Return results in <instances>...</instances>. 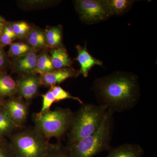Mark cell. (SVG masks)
I'll return each mask as SVG.
<instances>
[{
	"label": "cell",
	"instance_id": "6da1fadb",
	"mask_svg": "<svg viewBox=\"0 0 157 157\" xmlns=\"http://www.w3.org/2000/svg\"><path fill=\"white\" fill-rule=\"evenodd\" d=\"M92 90L99 105L105 106L113 113L134 108L141 94L138 76L124 71H116L97 78Z\"/></svg>",
	"mask_w": 157,
	"mask_h": 157
},
{
	"label": "cell",
	"instance_id": "7a4b0ae2",
	"mask_svg": "<svg viewBox=\"0 0 157 157\" xmlns=\"http://www.w3.org/2000/svg\"><path fill=\"white\" fill-rule=\"evenodd\" d=\"M113 113L107 109L100 128L92 135L66 146L69 157H93L107 151L110 145L114 126Z\"/></svg>",
	"mask_w": 157,
	"mask_h": 157
},
{
	"label": "cell",
	"instance_id": "3957f363",
	"mask_svg": "<svg viewBox=\"0 0 157 157\" xmlns=\"http://www.w3.org/2000/svg\"><path fill=\"white\" fill-rule=\"evenodd\" d=\"M74 113L67 134V144L90 136L98 131L102 124L107 108L101 105L82 104Z\"/></svg>",
	"mask_w": 157,
	"mask_h": 157
},
{
	"label": "cell",
	"instance_id": "277c9868",
	"mask_svg": "<svg viewBox=\"0 0 157 157\" xmlns=\"http://www.w3.org/2000/svg\"><path fill=\"white\" fill-rule=\"evenodd\" d=\"M9 138L13 157H46L51 144L34 127L18 129Z\"/></svg>",
	"mask_w": 157,
	"mask_h": 157
},
{
	"label": "cell",
	"instance_id": "5b68a950",
	"mask_svg": "<svg viewBox=\"0 0 157 157\" xmlns=\"http://www.w3.org/2000/svg\"><path fill=\"white\" fill-rule=\"evenodd\" d=\"M74 113L69 108L60 107L42 114L34 113V127L48 140L52 137L60 140L67 134Z\"/></svg>",
	"mask_w": 157,
	"mask_h": 157
},
{
	"label": "cell",
	"instance_id": "8992f818",
	"mask_svg": "<svg viewBox=\"0 0 157 157\" xmlns=\"http://www.w3.org/2000/svg\"><path fill=\"white\" fill-rule=\"evenodd\" d=\"M74 4L79 18L86 24L102 22L112 16L106 0H76Z\"/></svg>",
	"mask_w": 157,
	"mask_h": 157
},
{
	"label": "cell",
	"instance_id": "52a82bcc",
	"mask_svg": "<svg viewBox=\"0 0 157 157\" xmlns=\"http://www.w3.org/2000/svg\"><path fill=\"white\" fill-rule=\"evenodd\" d=\"M2 107L19 129L25 127L29 111L28 101L14 96L5 100Z\"/></svg>",
	"mask_w": 157,
	"mask_h": 157
},
{
	"label": "cell",
	"instance_id": "ba28073f",
	"mask_svg": "<svg viewBox=\"0 0 157 157\" xmlns=\"http://www.w3.org/2000/svg\"><path fill=\"white\" fill-rule=\"evenodd\" d=\"M16 82L18 96L28 102L37 96L42 85L40 76L36 74L25 75Z\"/></svg>",
	"mask_w": 157,
	"mask_h": 157
},
{
	"label": "cell",
	"instance_id": "9c48e42d",
	"mask_svg": "<svg viewBox=\"0 0 157 157\" xmlns=\"http://www.w3.org/2000/svg\"><path fill=\"white\" fill-rule=\"evenodd\" d=\"M37 56L36 53L32 50L22 56L14 58L11 63L12 70L24 76L37 74Z\"/></svg>",
	"mask_w": 157,
	"mask_h": 157
},
{
	"label": "cell",
	"instance_id": "30bf717a",
	"mask_svg": "<svg viewBox=\"0 0 157 157\" xmlns=\"http://www.w3.org/2000/svg\"><path fill=\"white\" fill-rule=\"evenodd\" d=\"M77 72L72 68L55 69L50 72L39 74L42 85L51 86L60 84L68 78L76 77Z\"/></svg>",
	"mask_w": 157,
	"mask_h": 157
},
{
	"label": "cell",
	"instance_id": "8fae6325",
	"mask_svg": "<svg viewBox=\"0 0 157 157\" xmlns=\"http://www.w3.org/2000/svg\"><path fill=\"white\" fill-rule=\"evenodd\" d=\"M76 47L77 56L75 60L78 62L80 67V69L77 72V76L82 75L86 78L88 76L90 70L94 66H103V62L90 54L86 48V45H85L84 47L77 45Z\"/></svg>",
	"mask_w": 157,
	"mask_h": 157
},
{
	"label": "cell",
	"instance_id": "7c38bea8",
	"mask_svg": "<svg viewBox=\"0 0 157 157\" xmlns=\"http://www.w3.org/2000/svg\"><path fill=\"white\" fill-rule=\"evenodd\" d=\"M106 157H143L144 150L137 144L126 143L111 147Z\"/></svg>",
	"mask_w": 157,
	"mask_h": 157
},
{
	"label": "cell",
	"instance_id": "4fadbf2b",
	"mask_svg": "<svg viewBox=\"0 0 157 157\" xmlns=\"http://www.w3.org/2000/svg\"><path fill=\"white\" fill-rule=\"evenodd\" d=\"M17 94L16 81L5 72L0 73V97L7 99L14 97Z\"/></svg>",
	"mask_w": 157,
	"mask_h": 157
},
{
	"label": "cell",
	"instance_id": "5bb4252c",
	"mask_svg": "<svg viewBox=\"0 0 157 157\" xmlns=\"http://www.w3.org/2000/svg\"><path fill=\"white\" fill-rule=\"evenodd\" d=\"M50 57L54 69L69 68L72 65V61L67 51L63 47L52 49Z\"/></svg>",
	"mask_w": 157,
	"mask_h": 157
},
{
	"label": "cell",
	"instance_id": "9a60e30c",
	"mask_svg": "<svg viewBox=\"0 0 157 157\" xmlns=\"http://www.w3.org/2000/svg\"><path fill=\"white\" fill-rule=\"evenodd\" d=\"M46 46L54 48L62 47L63 28L62 26L50 27L44 32Z\"/></svg>",
	"mask_w": 157,
	"mask_h": 157
},
{
	"label": "cell",
	"instance_id": "2e32d148",
	"mask_svg": "<svg viewBox=\"0 0 157 157\" xmlns=\"http://www.w3.org/2000/svg\"><path fill=\"white\" fill-rule=\"evenodd\" d=\"M18 129L2 107L0 108V137L9 138Z\"/></svg>",
	"mask_w": 157,
	"mask_h": 157
},
{
	"label": "cell",
	"instance_id": "e0dca14e",
	"mask_svg": "<svg viewBox=\"0 0 157 157\" xmlns=\"http://www.w3.org/2000/svg\"><path fill=\"white\" fill-rule=\"evenodd\" d=\"M134 1L132 0H106V4L112 15L121 16L132 9Z\"/></svg>",
	"mask_w": 157,
	"mask_h": 157
},
{
	"label": "cell",
	"instance_id": "ac0fdd59",
	"mask_svg": "<svg viewBox=\"0 0 157 157\" xmlns=\"http://www.w3.org/2000/svg\"><path fill=\"white\" fill-rule=\"evenodd\" d=\"M25 39L27 44L32 49H40L46 46L44 32L39 29H32Z\"/></svg>",
	"mask_w": 157,
	"mask_h": 157
},
{
	"label": "cell",
	"instance_id": "d6986e66",
	"mask_svg": "<svg viewBox=\"0 0 157 157\" xmlns=\"http://www.w3.org/2000/svg\"><path fill=\"white\" fill-rule=\"evenodd\" d=\"M55 70L52 63L51 57L47 52H44L37 56L36 73H41L50 72Z\"/></svg>",
	"mask_w": 157,
	"mask_h": 157
},
{
	"label": "cell",
	"instance_id": "ffe728a7",
	"mask_svg": "<svg viewBox=\"0 0 157 157\" xmlns=\"http://www.w3.org/2000/svg\"><path fill=\"white\" fill-rule=\"evenodd\" d=\"M17 39L26 38L32 28L29 23L24 21L9 23Z\"/></svg>",
	"mask_w": 157,
	"mask_h": 157
},
{
	"label": "cell",
	"instance_id": "44dd1931",
	"mask_svg": "<svg viewBox=\"0 0 157 157\" xmlns=\"http://www.w3.org/2000/svg\"><path fill=\"white\" fill-rule=\"evenodd\" d=\"M54 97L55 102H59L67 99H71L78 101L82 104L83 102L77 97H74L70 94V93L64 90L63 88L58 85L52 86H50L49 89Z\"/></svg>",
	"mask_w": 157,
	"mask_h": 157
},
{
	"label": "cell",
	"instance_id": "7402d4cb",
	"mask_svg": "<svg viewBox=\"0 0 157 157\" xmlns=\"http://www.w3.org/2000/svg\"><path fill=\"white\" fill-rule=\"evenodd\" d=\"M33 50L27 43L23 42H14L10 45L8 55L16 58Z\"/></svg>",
	"mask_w": 157,
	"mask_h": 157
},
{
	"label": "cell",
	"instance_id": "603a6c76",
	"mask_svg": "<svg viewBox=\"0 0 157 157\" xmlns=\"http://www.w3.org/2000/svg\"><path fill=\"white\" fill-rule=\"evenodd\" d=\"M46 157H69L66 146L60 143L51 144Z\"/></svg>",
	"mask_w": 157,
	"mask_h": 157
},
{
	"label": "cell",
	"instance_id": "cb8c5ba5",
	"mask_svg": "<svg viewBox=\"0 0 157 157\" xmlns=\"http://www.w3.org/2000/svg\"><path fill=\"white\" fill-rule=\"evenodd\" d=\"M42 108L40 112L38 113L39 114H42L50 110V108L53 103H56L54 97L49 90L48 91L42 95Z\"/></svg>",
	"mask_w": 157,
	"mask_h": 157
},
{
	"label": "cell",
	"instance_id": "d4e9b609",
	"mask_svg": "<svg viewBox=\"0 0 157 157\" xmlns=\"http://www.w3.org/2000/svg\"><path fill=\"white\" fill-rule=\"evenodd\" d=\"M0 157H13L9 141L6 139L0 141Z\"/></svg>",
	"mask_w": 157,
	"mask_h": 157
},
{
	"label": "cell",
	"instance_id": "484cf974",
	"mask_svg": "<svg viewBox=\"0 0 157 157\" xmlns=\"http://www.w3.org/2000/svg\"><path fill=\"white\" fill-rule=\"evenodd\" d=\"M9 64V58L3 49V47L0 45V73L4 72L6 68Z\"/></svg>",
	"mask_w": 157,
	"mask_h": 157
},
{
	"label": "cell",
	"instance_id": "4316f807",
	"mask_svg": "<svg viewBox=\"0 0 157 157\" xmlns=\"http://www.w3.org/2000/svg\"><path fill=\"white\" fill-rule=\"evenodd\" d=\"M16 38L10 36L9 34L3 31L2 35L0 36V45L2 47L10 45Z\"/></svg>",
	"mask_w": 157,
	"mask_h": 157
},
{
	"label": "cell",
	"instance_id": "83f0119b",
	"mask_svg": "<svg viewBox=\"0 0 157 157\" xmlns=\"http://www.w3.org/2000/svg\"><path fill=\"white\" fill-rule=\"evenodd\" d=\"M24 3L25 4H26V6H29V7H33V6H44L46 5L47 4H50V3H52V2L51 1H24Z\"/></svg>",
	"mask_w": 157,
	"mask_h": 157
},
{
	"label": "cell",
	"instance_id": "f1b7e54d",
	"mask_svg": "<svg viewBox=\"0 0 157 157\" xmlns=\"http://www.w3.org/2000/svg\"><path fill=\"white\" fill-rule=\"evenodd\" d=\"M6 21L0 15V36L2 33L4 27L6 25Z\"/></svg>",
	"mask_w": 157,
	"mask_h": 157
},
{
	"label": "cell",
	"instance_id": "f546056e",
	"mask_svg": "<svg viewBox=\"0 0 157 157\" xmlns=\"http://www.w3.org/2000/svg\"><path fill=\"white\" fill-rule=\"evenodd\" d=\"M5 99H3L2 97H0V108L2 107L3 103Z\"/></svg>",
	"mask_w": 157,
	"mask_h": 157
},
{
	"label": "cell",
	"instance_id": "4dcf8cb0",
	"mask_svg": "<svg viewBox=\"0 0 157 157\" xmlns=\"http://www.w3.org/2000/svg\"><path fill=\"white\" fill-rule=\"evenodd\" d=\"M3 139H4V138H2V137H0V141L2 140H3Z\"/></svg>",
	"mask_w": 157,
	"mask_h": 157
}]
</instances>
